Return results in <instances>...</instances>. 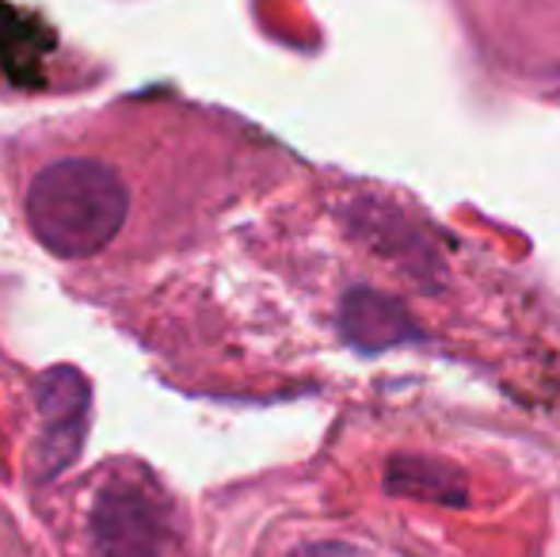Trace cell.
<instances>
[{
  "label": "cell",
  "mask_w": 560,
  "mask_h": 557,
  "mask_svg": "<svg viewBox=\"0 0 560 557\" xmlns=\"http://www.w3.org/2000/svg\"><path fill=\"white\" fill-rule=\"evenodd\" d=\"M294 557H366V554L351 550V546H339V543H317V546H305V550H298Z\"/></svg>",
  "instance_id": "cell-6"
},
{
  "label": "cell",
  "mask_w": 560,
  "mask_h": 557,
  "mask_svg": "<svg viewBox=\"0 0 560 557\" xmlns=\"http://www.w3.org/2000/svg\"><path fill=\"white\" fill-rule=\"evenodd\" d=\"M389 317H405V313H400L389 298L366 294V290L351 294L343 305L347 336H351L354 344H362V348H385V344H397L400 336H405V325H389Z\"/></svg>",
  "instance_id": "cell-5"
},
{
  "label": "cell",
  "mask_w": 560,
  "mask_h": 557,
  "mask_svg": "<svg viewBox=\"0 0 560 557\" xmlns=\"http://www.w3.org/2000/svg\"><path fill=\"white\" fill-rule=\"evenodd\" d=\"M38 474L58 477L77 462L89 431V382L73 367H54L38 379Z\"/></svg>",
  "instance_id": "cell-3"
},
{
  "label": "cell",
  "mask_w": 560,
  "mask_h": 557,
  "mask_svg": "<svg viewBox=\"0 0 560 557\" xmlns=\"http://www.w3.org/2000/svg\"><path fill=\"white\" fill-rule=\"evenodd\" d=\"M100 557H164L172 538L168 504L141 477H112L89 515Z\"/></svg>",
  "instance_id": "cell-2"
},
{
  "label": "cell",
  "mask_w": 560,
  "mask_h": 557,
  "mask_svg": "<svg viewBox=\"0 0 560 557\" xmlns=\"http://www.w3.org/2000/svg\"><path fill=\"white\" fill-rule=\"evenodd\" d=\"M385 489L397 492V497L439 500V504H465L469 500L465 477L454 466L435 459H420V454L393 459L389 469H385Z\"/></svg>",
  "instance_id": "cell-4"
},
{
  "label": "cell",
  "mask_w": 560,
  "mask_h": 557,
  "mask_svg": "<svg viewBox=\"0 0 560 557\" xmlns=\"http://www.w3.org/2000/svg\"><path fill=\"white\" fill-rule=\"evenodd\" d=\"M130 210L122 176L96 156H61L27 187V222L46 253L84 260L118 237Z\"/></svg>",
  "instance_id": "cell-1"
}]
</instances>
